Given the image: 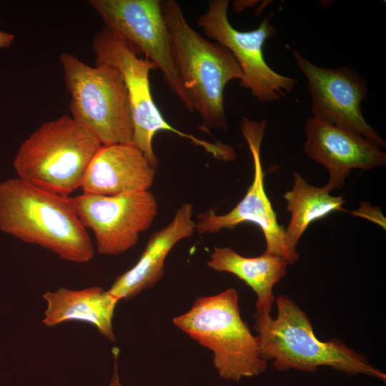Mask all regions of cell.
Segmentation results:
<instances>
[{
    "instance_id": "13",
    "label": "cell",
    "mask_w": 386,
    "mask_h": 386,
    "mask_svg": "<svg viewBox=\"0 0 386 386\" xmlns=\"http://www.w3.org/2000/svg\"><path fill=\"white\" fill-rule=\"evenodd\" d=\"M303 150L329 172L325 185L330 192L340 189L354 169L371 170L386 164V154L375 142L357 133L308 118L304 125Z\"/></svg>"
},
{
    "instance_id": "18",
    "label": "cell",
    "mask_w": 386,
    "mask_h": 386,
    "mask_svg": "<svg viewBox=\"0 0 386 386\" xmlns=\"http://www.w3.org/2000/svg\"><path fill=\"white\" fill-rule=\"evenodd\" d=\"M293 175V187L283 196L287 202L286 210L290 213L284 234L290 249L297 251L298 242L308 227L334 212H345L343 205L346 200L342 195L330 194L325 186L310 184L297 172Z\"/></svg>"
},
{
    "instance_id": "15",
    "label": "cell",
    "mask_w": 386,
    "mask_h": 386,
    "mask_svg": "<svg viewBox=\"0 0 386 386\" xmlns=\"http://www.w3.org/2000/svg\"><path fill=\"white\" fill-rule=\"evenodd\" d=\"M192 215L193 206L182 204L171 222L149 237L137 262L118 276L107 292L119 300H130L154 287L164 275L166 258L174 246L194 234L196 222Z\"/></svg>"
},
{
    "instance_id": "7",
    "label": "cell",
    "mask_w": 386,
    "mask_h": 386,
    "mask_svg": "<svg viewBox=\"0 0 386 386\" xmlns=\"http://www.w3.org/2000/svg\"><path fill=\"white\" fill-rule=\"evenodd\" d=\"M92 49L96 64L114 66L122 75L127 87L133 120V144L144 154L157 170L159 160L153 149V139L158 132L166 131L188 139L204 148L214 158L224 160L229 154V146L217 141L209 142L172 127L155 104L150 88L149 73L157 69L147 58H141L117 33L107 26L93 38Z\"/></svg>"
},
{
    "instance_id": "9",
    "label": "cell",
    "mask_w": 386,
    "mask_h": 386,
    "mask_svg": "<svg viewBox=\"0 0 386 386\" xmlns=\"http://www.w3.org/2000/svg\"><path fill=\"white\" fill-rule=\"evenodd\" d=\"M105 26L119 35L139 55L154 63L169 88L189 112L194 110L176 68L160 0H90Z\"/></svg>"
},
{
    "instance_id": "14",
    "label": "cell",
    "mask_w": 386,
    "mask_h": 386,
    "mask_svg": "<svg viewBox=\"0 0 386 386\" xmlns=\"http://www.w3.org/2000/svg\"><path fill=\"white\" fill-rule=\"evenodd\" d=\"M156 170L134 144L101 145L90 162L83 193L114 196L149 190Z\"/></svg>"
},
{
    "instance_id": "16",
    "label": "cell",
    "mask_w": 386,
    "mask_h": 386,
    "mask_svg": "<svg viewBox=\"0 0 386 386\" xmlns=\"http://www.w3.org/2000/svg\"><path fill=\"white\" fill-rule=\"evenodd\" d=\"M46 302L42 322L54 327L69 321L89 323L111 342L116 336L113 330L115 307L120 301L101 287L74 290L61 287L43 295Z\"/></svg>"
},
{
    "instance_id": "2",
    "label": "cell",
    "mask_w": 386,
    "mask_h": 386,
    "mask_svg": "<svg viewBox=\"0 0 386 386\" xmlns=\"http://www.w3.org/2000/svg\"><path fill=\"white\" fill-rule=\"evenodd\" d=\"M274 302L277 317L254 313L253 327L258 334L259 356L270 361L277 371L316 372L325 366L349 377L364 375L386 382L385 373L365 355L338 340H318L307 314L290 298L279 295Z\"/></svg>"
},
{
    "instance_id": "8",
    "label": "cell",
    "mask_w": 386,
    "mask_h": 386,
    "mask_svg": "<svg viewBox=\"0 0 386 386\" xmlns=\"http://www.w3.org/2000/svg\"><path fill=\"white\" fill-rule=\"evenodd\" d=\"M228 0H211L208 8L197 20L204 34L228 49L237 61L242 79L241 87L247 89L261 102L277 101L290 93L298 81L274 71L266 62L263 47L265 41L277 34L266 16L259 26L251 31L234 29L227 16Z\"/></svg>"
},
{
    "instance_id": "20",
    "label": "cell",
    "mask_w": 386,
    "mask_h": 386,
    "mask_svg": "<svg viewBox=\"0 0 386 386\" xmlns=\"http://www.w3.org/2000/svg\"><path fill=\"white\" fill-rule=\"evenodd\" d=\"M113 353L114 355V373L109 386H122V383L120 382L119 375L117 372V358L119 350L117 347H115V349L113 350Z\"/></svg>"
},
{
    "instance_id": "21",
    "label": "cell",
    "mask_w": 386,
    "mask_h": 386,
    "mask_svg": "<svg viewBox=\"0 0 386 386\" xmlns=\"http://www.w3.org/2000/svg\"><path fill=\"white\" fill-rule=\"evenodd\" d=\"M14 39V36L10 33L0 30V48H9Z\"/></svg>"
},
{
    "instance_id": "17",
    "label": "cell",
    "mask_w": 386,
    "mask_h": 386,
    "mask_svg": "<svg viewBox=\"0 0 386 386\" xmlns=\"http://www.w3.org/2000/svg\"><path fill=\"white\" fill-rule=\"evenodd\" d=\"M207 264L214 270L231 273L244 282L257 295L254 313L267 316L271 315L275 300L273 287L284 277L290 264L276 254L264 252L246 257L228 247H214Z\"/></svg>"
},
{
    "instance_id": "3",
    "label": "cell",
    "mask_w": 386,
    "mask_h": 386,
    "mask_svg": "<svg viewBox=\"0 0 386 386\" xmlns=\"http://www.w3.org/2000/svg\"><path fill=\"white\" fill-rule=\"evenodd\" d=\"M161 7L176 68L194 112L202 119L199 130L227 132L224 91L231 80L242 79L237 61L228 49L193 29L176 1H161Z\"/></svg>"
},
{
    "instance_id": "12",
    "label": "cell",
    "mask_w": 386,
    "mask_h": 386,
    "mask_svg": "<svg viewBox=\"0 0 386 386\" xmlns=\"http://www.w3.org/2000/svg\"><path fill=\"white\" fill-rule=\"evenodd\" d=\"M297 66L307 80L312 112L317 119L345 129L385 148L386 142L365 119L361 104L367 95V81L348 66L320 67L288 44Z\"/></svg>"
},
{
    "instance_id": "10",
    "label": "cell",
    "mask_w": 386,
    "mask_h": 386,
    "mask_svg": "<svg viewBox=\"0 0 386 386\" xmlns=\"http://www.w3.org/2000/svg\"><path fill=\"white\" fill-rule=\"evenodd\" d=\"M267 123L243 117L240 130L249 149L254 168L252 182L244 197L229 212L218 214L214 209L198 214L195 231L199 234L217 233L224 229H233L242 223L259 227L266 241L264 252L285 259L290 264L299 260L297 251L288 247L284 228L277 221V214L264 188V172L262 165L260 149Z\"/></svg>"
},
{
    "instance_id": "5",
    "label": "cell",
    "mask_w": 386,
    "mask_h": 386,
    "mask_svg": "<svg viewBox=\"0 0 386 386\" xmlns=\"http://www.w3.org/2000/svg\"><path fill=\"white\" fill-rule=\"evenodd\" d=\"M173 322L212 351L214 366L224 380L238 382L258 376L267 367L259 354L257 337L241 317L234 288L197 298L190 310L174 317Z\"/></svg>"
},
{
    "instance_id": "11",
    "label": "cell",
    "mask_w": 386,
    "mask_h": 386,
    "mask_svg": "<svg viewBox=\"0 0 386 386\" xmlns=\"http://www.w3.org/2000/svg\"><path fill=\"white\" fill-rule=\"evenodd\" d=\"M70 200L82 224L92 231L98 254L103 255H118L135 246L158 211L149 190L114 196L82 193Z\"/></svg>"
},
{
    "instance_id": "19",
    "label": "cell",
    "mask_w": 386,
    "mask_h": 386,
    "mask_svg": "<svg viewBox=\"0 0 386 386\" xmlns=\"http://www.w3.org/2000/svg\"><path fill=\"white\" fill-rule=\"evenodd\" d=\"M353 217L366 219L386 229V219L379 207L373 206L367 201L360 203L359 207L349 212Z\"/></svg>"
},
{
    "instance_id": "6",
    "label": "cell",
    "mask_w": 386,
    "mask_h": 386,
    "mask_svg": "<svg viewBox=\"0 0 386 386\" xmlns=\"http://www.w3.org/2000/svg\"><path fill=\"white\" fill-rule=\"evenodd\" d=\"M71 117L102 145L133 144L129 94L121 74L108 64L89 66L73 54H60Z\"/></svg>"
},
{
    "instance_id": "22",
    "label": "cell",
    "mask_w": 386,
    "mask_h": 386,
    "mask_svg": "<svg viewBox=\"0 0 386 386\" xmlns=\"http://www.w3.org/2000/svg\"><path fill=\"white\" fill-rule=\"evenodd\" d=\"M257 2V1H235L233 3L234 9L239 12L247 7L253 6Z\"/></svg>"
},
{
    "instance_id": "1",
    "label": "cell",
    "mask_w": 386,
    "mask_h": 386,
    "mask_svg": "<svg viewBox=\"0 0 386 386\" xmlns=\"http://www.w3.org/2000/svg\"><path fill=\"white\" fill-rule=\"evenodd\" d=\"M0 229L75 263L90 262L94 249L69 196L17 177L0 183Z\"/></svg>"
},
{
    "instance_id": "4",
    "label": "cell",
    "mask_w": 386,
    "mask_h": 386,
    "mask_svg": "<svg viewBox=\"0 0 386 386\" xmlns=\"http://www.w3.org/2000/svg\"><path fill=\"white\" fill-rule=\"evenodd\" d=\"M100 142L71 117L64 115L36 128L19 146L13 161L17 178L69 196L81 188Z\"/></svg>"
}]
</instances>
